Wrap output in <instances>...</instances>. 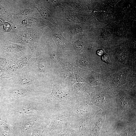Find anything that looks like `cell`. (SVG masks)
<instances>
[{
  "mask_svg": "<svg viewBox=\"0 0 136 136\" xmlns=\"http://www.w3.org/2000/svg\"><path fill=\"white\" fill-rule=\"evenodd\" d=\"M13 12V28L27 18L38 15L37 10L27 0H10Z\"/></svg>",
  "mask_w": 136,
  "mask_h": 136,
  "instance_id": "3",
  "label": "cell"
},
{
  "mask_svg": "<svg viewBox=\"0 0 136 136\" xmlns=\"http://www.w3.org/2000/svg\"><path fill=\"white\" fill-rule=\"evenodd\" d=\"M42 23L43 20H42L38 15L24 19L19 25L29 28H33L38 27Z\"/></svg>",
  "mask_w": 136,
  "mask_h": 136,
  "instance_id": "10",
  "label": "cell"
},
{
  "mask_svg": "<svg viewBox=\"0 0 136 136\" xmlns=\"http://www.w3.org/2000/svg\"><path fill=\"white\" fill-rule=\"evenodd\" d=\"M32 52L28 47L6 40H0V55L15 61L25 54Z\"/></svg>",
  "mask_w": 136,
  "mask_h": 136,
  "instance_id": "4",
  "label": "cell"
},
{
  "mask_svg": "<svg viewBox=\"0 0 136 136\" xmlns=\"http://www.w3.org/2000/svg\"><path fill=\"white\" fill-rule=\"evenodd\" d=\"M5 95L6 102L28 99L39 98L37 88H25L7 85Z\"/></svg>",
  "mask_w": 136,
  "mask_h": 136,
  "instance_id": "5",
  "label": "cell"
},
{
  "mask_svg": "<svg viewBox=\"0 0 136 136\" xmlns=\"http://www.w3.org/2000/svg\"><path fill=\"white\" fill-rule=\"evenodd\" d=\"M13 12L10 0H0V18L13 26Z\"/></svg>",
  "mask_w": 136,
  "mask_h": 136,
  "instance_id": "7",
  "label": "cell"
},
{
  "mask_svg": "<svg viewBox=\"0 0 136 136\" xmlns=\"http://www.w3.org/2000/svg\"><path fill=\"white\" fill-rule=\"evenodd\" d=\"M3 26L4 33L9 32L13 29L12 24L6 21L4 23Z\"/></svg>",
  "mask_w": 136,
  "mask_h": 136,
  "instance_id": "12",
  "label": "cell"
},
{
  "mask_svg": "<svg viewBox=\"0 0 136 136\" xmlns=\"http://www.w3.org/2000/svg\"><path fill=\"white\" fill-rule=\"evenodd\" d=\"M48 118L34 117L21 120L12 125L13 132L19 135L30 133L39 123Z\"/></svg>",
  "mask_w": 136,
  "mask_h": 136,
  "instance_id": "6",
  "label": "cell"
},
{
  "mask_svg": "<svg viewBox=\"0 0 136 136\" xmlns=\"http://www.w3.org/2000/svg\"><path fill=\"white\" fill-rule=\"evenodd\" d=\"M97 54L99 56L101 55L104 54V51L103 50L100 49L98 50L97 52Z\"/></svg>",
  "mask_w": 136,
  "mask_h": 136,
  "instance_id": "16",
  "label": "cell"
},
{
  "mask_svg": "<svg viewBox=\"0 0 136 136\" xmlns=\"http://www.w3.org/2000/svg\"><path fill=\"white\" fill-rule=\"evenodd\" d=\"M37 67L39 71L41 72H45L46 67V63L44 61L39 60Z\"/></svg>",
  "mask_w": 136,
  "mask_h": 136,
  "instance_id": "13",
  "label": "cell"
},
{
  "mask_svg": "<svg viewBox=\"0 0 136 136\" xmlns=\"http://www.w3.org/2000/svg\"><path fill=\"white\" fill-rule=\"evenodd\" d=\"M19 70L15 61L9 60L8 64L1 77L4 78H10L16 75Z\"/></svg>",
  "mask_w": 136,
  "mask_h": 136,
  "instance_id": "9",
  "label": "cell"
},
{
  "mask_svg": "<svg viewBox=\"0 0 136 136\" xmlns=\"http://www.w3.org/2000/svg\"><path fill=\"white\" fill-rule=\"evenodd\" d=\"M5 38L6 37L4 32L0 31V40H5Z\"/></svg>",
  "mask_w": 136,
  "mask_h": 136,
  "instance_id": "15",
  "label": "cell"
},
{
  "mask_svg": "<svg viewBox=\"0 0 136 136\" xmlns=\"http://www.w3.org/2000/svg\"><path fill=\"white\" fill-rule=\"evenodd\" d=\"M5 20L2 18H0V27L3 25Z\"/></svg>",
  "mask_w": 136,
  "mask_h": 136,
  "instance_id": "17",
  "label": "cell"
},
{
  "mask_svg": "<svg viewBox=\"0 0 136 136\" xmlns=\"http://www.w3.org/2000/svg\"><path fill=\"white\" fill-rule=\"evenodd\" d=\"M50 108L40 98L30 99L6 102L4 113L12 125L31 118H48Z\"/></svg>",
  "mask_w": 136,
  "mask_h": 136,
  "instance_id": "1",
  "label": "cell"
},
{
  "mask_svg": "<svg viewBox=\"0 0 136 136\" xmlns=\"http://www.w3.org/2000/svg\"><path fill=\"white\" fill-rule=\"evenodd\" d=\"M0 115V131L2 136H12L13 132L10 120L4 113Z\"/></svg>",
  "mask_w": 136,
  "mask_h": 136,
  "instance_id": "8",
  "label": "cell"
},
{
  "mask_svg": "<svg viewBox=\"0 0 136 136\" xmlns=\"http://www.w3.org/2000/svg\"><path fill=\"white\" fill-rule=\"evenodd\" d=\"M110 135V136H114V135Z\"/></svg>",
  "mask_w": 136,
  "mask_h": 136,
  "instance_id": "18",
  "label": "cell"
},
{
  "mask_svg": "<svg viewBox=\"0 0 136 136\" xmlns=\"http://www.w3.org/2000/svg\"><path fill=\"white\" fill-rule=\"evenodd\" d=\"M101 59L103 61L107 63H109L110 62L108 56L106 53L103 54L101 57Z\"/></svg>",
  "mask_w": 136,
  "mask_h": 136,
  "instance_id": "14",
  "label": "cell"
},
{
  "mask_svg": "<svg viewBox=\"0 0 136 136\" xmlns=\"http://www.w3.org/2000/svg\"><path fill=\"white\" fill-rule=\"evenodd\" d=\"M52 93L56 97L59 99H63L66 97V94L64 92L56 86H53Z\"/></svg>",
  "mask_w": 136,
  "mask_h": 136,
  "instance_id": "11",
  "label": "cell"
},
{
  "mask_svg": "<svg viewBox=\"0 0 136 136\" xmlns=\"http://www.w3.org/2000/svg\"><path fill=\"white\" fill-rule=\"evenodd\" d=\"M42 28L39 27L29 28L21 25L15 26L10 32L4 33L5 40L26 46L35 54L37 44L42 35Z\"/></svg>",
  "mask_w": 136,
  "mask_h": 136,
  "instance_id": "2",
  "label": "cell"
}]
</instances>
